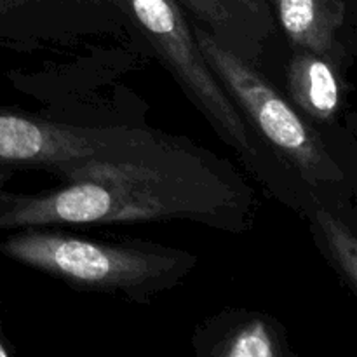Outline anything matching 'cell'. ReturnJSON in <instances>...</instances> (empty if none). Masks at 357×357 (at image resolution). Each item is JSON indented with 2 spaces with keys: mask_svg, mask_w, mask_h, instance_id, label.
I'll return each mask as SVG.
<instances>
[{
  "mask_svg": "<svg viewBox=\"0 0 357 357\" xmlns=\"http://www.w3.org/2000/svg\"><path fill=\"white\" fill-rule=\"evenodd\" d=\"M129 16L122 0H0V45L31 49L121 35Z\"/></svg>",
  "mask_w": 357,
  "mask_h": 357,
  "instance_id": "5",
  "label": "cell"
},
{
  "mask_svg": "<svg viewBox=\"0 0 357 357\" xmlns=\"http://www.w3.org/2000/svg\"><path fill=\"white\" fill-rule=\"evenodd\" d=\"M129 21L146 38L188 100L204 115L223 143L251 169L264 173L258 136L208 66L192 24L178 0H122Z\"/></svg>",
  "mask_w": 357,
  "mask_h": 357,
  "instance_id": "4",
  "label": "cell"
},
{
  "mask_svg": "<svg viewBox=\"0 0 357 357\" xmlns=\"http://www.w3.org/2000/svg\"><path fill=\"white\" fill-rule=\"evenodd\" d=\"M10 178V171L9 169H0V188H3L6 181Z\"/></svg>",
  "mask_w": 357,
  "mask_h": 357,
  "instance_id": "13",
  "label": "cell"
},
{
  "mask_svg": "<svg viewBox=\"0 0 357 357\" xmlns=\"http://www.w3.org/2000/svg\"><path fill=\"white\" fill-rule=\"evenodd\" d=\"M192 30L208 66L255 135L310 188L344 183L345 171L324 145L319 132L258 70L257 63L220 44L206 28L194 24Z\"/></svg>",
  "mask_w": 357,
  "mask_h": 357,
  "instance_id": "3",
  "label": "cell"
},
{
  "mask_svg": "<svg viewBox=\"0 0 357 357\" xmlns=\"http://www.w3.org/2000/svg\"><path fill=\"white\" fill-rule=\"evenodd\" d=\"M209 33L248 61L257 63L261 44L272 30L267 0H178Z\"/></svg>",
  "mask_w": 357,
  "mask_h": 357,
  "instance_id": "8",
  "label": "cell"
},
{
  "mask_svg": "<svg viewBox=\"0 0 357 357\" xmlns=\"http://www.w3.org/2000/svg\"><path fill=\"white\" fill-rule=\"evenodd\" d=\"M282 31L295 49L335 54L345 21L344 0H274Z\"/></svg>",
  "mask_w": 357,
  "mask_h": 357,
  "instance_id": "10",
  "label": "cell"
},
{
  "mask_svg": "<svg viewBox=\"0 0 357 357\" xmlns=\"http://www.w3.org/2000/svg\"><path fill=\"white\" fill-rule=\"evenodd\" d=\"M0 253L72 289L117 295L149 303L190 275L199 258L190 251L139 239H96L59 227L10 230Z\"/></svg>",
  "mask_w": 357,
  "mask_h": 357,
  "instance_id": "2",
  "label": "cell"
},
{
  "mask_svg": "<svg viewBox=\"0 0 357 357\" xmlns=\"http://www.w3.org/2000/svg\"><path fill=\"white\" fill-rule=\"evenodd\" d=\"M204 357H295L284 326L258 310L229 309L206 319L192 337Z\"/></svg>",
  "mask_w": 357,
  "mask_h": 357,
  "instance_id": "7",
  "label": "cell"
},
{
  "mask_svg": "<svg viewBox=\"0 0 357 357\" xmlns=\"http://www.w3.org/2000/svg\"><path fill=\"white\" fill-rule=\"evenodd\" d=\"M16 352V349L13 347L9 338L3 335V328H2V321H0V357H7L13 356Z\"/></svg>",
  "mask_w": 357,
  "mask_h": 357,
  "instance_id": "12",
  "label": "cell"
},
{
  "mask_svg": "<svg viewBox=\"0 0 357 357\" xmlns=\"http://www.w3.org/2000/svg\"><path fill=\"white\" fill-rule=\"evenodd\" d=\"M288 93L307 117L317 122H333L344 96L335 54L295 49L288 65Z\"/></svg>",
  "mask_w": 357,
  "mask_h": 357,
  "instance_id": "9",
  "label": "cell"
},
{
  "mask_svg": "<svg viewBox=\"0 0 357 357\" xmlns=\"http://www.w3.org/2000/svg\"><path fill=\"white\" fill-rule=\"evenodd\" d=\"M122 129L72 126L0 105V169L33 167L56 174L107 146Z\"/></svg>",
  "mask_w": 357,
  "mask_h": 357,
  "instance_id": "6",
  "label": "cell"
},
{
  "mask_svg": "<svg viewBox=\"0 0 357 357\" xmlns=\"http://www.w3.org/2000/svg\"><path fill=\"white\" fill-rule=\"evenodd\" d=\"M314 236L324 248L326 257L342 282L357 291V239L356 232L342 216L323 204H314L309 211Z\"/></svg>",
  "mask_w": 357,
  "mask_h": 357,
  "instance_id": "11",
  "label": "cell"
},
{
  "mask_svg": "<svg viewBox=\"0 0 357 357\" xmlns=\"http://www.w3.org/2000/svg\"><path fill=\"white\" fill-rule=\"evenodd\" d=\"M37 194L0 188V232L26 227L188 222L243 234L257 197L225 159L181 136L124 126L98 152L61 167Z\"/></svg>",
  "mask_w": 357,
  "mask_h": 357,
  "instance_id": "1",
  "label": "cell"
}]
</instances>
